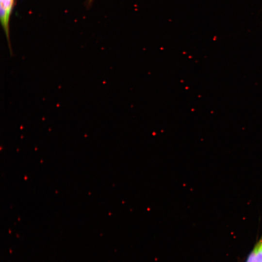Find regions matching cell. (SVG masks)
<instances>
[{
  "instance_id": "1",
  "label": "cell",
  "mask_w": 262,
  "mask_h": 262,
  "mask_svg": "<svg viewBox=\"0 0 262 262\" xmlns=\"http://www.w3.org/2000/svg\"><path fill=\"white\" fill-rule=\"evenodd\" d=\"M14 3V0H0V23L7 39L11 54L12 52L10 42L9 20Z\"/></svg>"
},
{
  "instance_id": "2",
  "label": "cell",
  "mask_w": 262,
  "mask_h": 262,
  "mask_svg": "<svg viewBox=\"0 0 262 262\" xmlns=\"http://www.w3.org/2000/svg\"><path fill=\"white\" fill-rule=\"evenodd\" d=\"M254 250L256 262H262V240L257 244Z\"/></svg>"
},
{
  "instance_id": "3",
  "label": "cell",
  "mask_w": 262,
  "mask_h": 262,
  "mask_svg": "<svg viewBox=\"0 0 262 262\" xmlns=\"http://www.w3.org/2000/svg\"><path fill=\"white\" fill-rule=\"evenodd\" d=\"M246 262H256L255 251L254 249L249 255Z\"/></svg>"
}]
</instances>
